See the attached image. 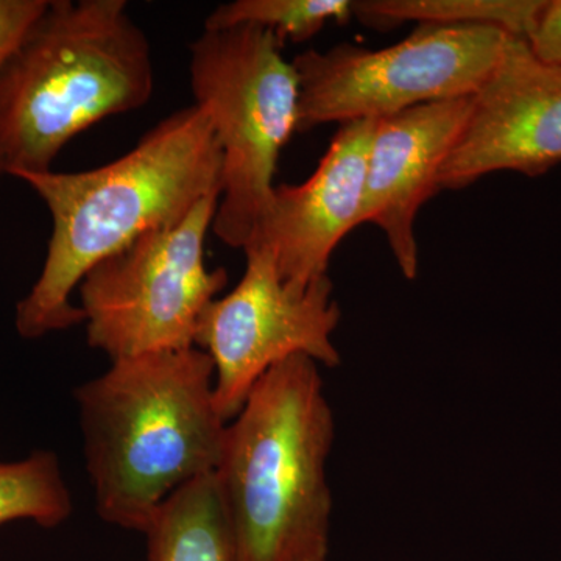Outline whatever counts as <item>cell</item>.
Returning a JSON list of instances; mask_svg holds the SVG:
<instances>
[{"label": "cell", "instance_id": "cell-12", "mask_svg": "<svg viewBox=\"0 0 561 561\" xmlns=\"http://www.w3.org/2000/svg\"><path fill=\"white\" fill-rule=\"evenodd\" d=\"M142 535L149 561H242L214 472L169 494Z\"/></svg>", "mask_w": 561, "mask_h": 561}, {"label": "cell", "instance_id": "cell-10", "mask_svg": "<svg viewBox=\"0 0 561 561\" xmlns=\"http://www.w3.org/2000/svg\"><path fill=\"white\" fill-rule=\"evenodd\" d=\"M376 124L378 121L342 124L319 168L305 183L280 184L273 191L249 245L267 247L287 283L308 286L327 276L332 253L359 227Z\"/></svg>", "mask_w": 561, "mask_h": 561}, {"label": "cell", "instance_id": "cell-2", "mask_svg": "<svg viewBox=\"0 0 561 561\" xmlns=\"http://www.w3.org/2000/svg\"><path fill=\"white\" fill-rule=\"evenodd\" d=\"M84 463L103 522L142 534L169 494L219 461L228 421L214 398L205 351L111 360L76 389Z\"/></svg>", "mask_w": 561, "mask_h": 561}, {"label": "cell", "instance_id": "cell-18", "mask_svg": "<svg viewBox=\"0 0 561 561\" xmlns=\"http://www.w3.org/2000/svg\"><path fill=\"white\" fill-rule=\"evenodd\" d=\"M0 173H3V165H2V162H0Z\"/></svg>", "mask_w": 561, "mask_h": 561}, {"label": "cell", "instance_id": "cell-6", "mask_svg": "<svg viewBox=\"0 0 561 561\" xmlns=\"http://www.w3.org/2000/svg\"><path fill=\"white\" fill-rule=\"evenodd\" d=\"M511 38L485 25H419L383 49L342 43L327 51H301L291 60L300 81L297 131L386 119L426 103L472 98Z\"/></svg>", "mask_w": 561, "mask_h": 561}, {"label": "cell", "instance_id": "cell-3", "mask_svg": "<svg viewBox=\"0 0 561 561\" xmlns=\"http://www.w3.org/2000/svg\"><path fill=\"white\" fill-rule=\"evenodd\" d=\"M320 365L279 362L225 427L214 478L242 561H327L335 437Z\"/></svg>", "mask_w": 561, "mask_h": 561}, {"label": "cell", "instance_id": "cell-13", "mask_svg": "<svg viewBox=\"0 0 561 561\" xmlns=\"http://www.w3.org/2000/svg\"><path fill=\"white\" fill-rule=\"evenodd\" d=\"M545 0H362L353 2L360 24L387 31L416 22L419 25L465 27L485 25L527 39Z\"/></svg>", "mask_w": 561, "mask_h": 561}, {"label": "cell", "instance_id": "cell-1", "mask_svg": "<svg viewBox=\"0 0 561 561\" xmlns=\"http://www.w3.org/2000/svg\"><path fill=\"white\" fill-rule=\"evenodd\" d=\"M224 160L208 113L183 108L151 128L119 160L83 172H24L46 203L51 236L31 291L16 306L18 334L35 341L84 323L70 301L87 273L147 232L172 227L220 197Z\"/></svg>", "mask_w": 561, "mask_h": 561}, {"label": "cell", "instance_id": "cell-15", "mask_svg": "<svg viewBox=\"0 0 561 561\" xmlns=\"http://www.w3.org/2000/svg\"><path fill=\"white\" fill-rule=\"evenodd\" d=\"M354 18L351 0H236L209 14L205 31L254 25L272 32L280 44L313 38L330 22L346 24Z\"/></svg>", "mask_w": 561, "mask_h": 561}, {"label": "cell", "instance_id": "cell-14", "mask_svg": "<svg viewBox=\"0 0 561 561\" xmlns=\"http://www.w3.org/2000/svg\"><path fill=\"white\" fill-rule=\"evenodd\" d=\"M72 511L57 454L39 449L21 460L0 461V527L32 522L54 529L68 522Z\"/></svg>", "mask_w": 561, "mask_h": 561}, {"label": "cell", "instance_id": "cell-11", "mask_svg": "<svg viewBox=\"0 0 561 561\" xmlns=\"http://www.w3.org/2000/svg\"><path fill=\"white\" fill-rule=\"evenodd\" d=\"M472 98L426 103L379 119L368 151L360 225L386 234L405 279L419 275L416 214L438 187L446 158L459 140Z\"/></svg>", "mask_w": 561, "mask_h": 561}, {"label": "cell", "instance_id": "cell-17", "mask_svg": "<svg viewBox=\"0 0 561 561\" xmlns=\"http://www.w3.org/2000/svg\"><path fill=\"white\" fill-rule=\"evenodd\" d=\"M530 50L540 60L561 66V0H545L527 36Z\"/></svg>", "mask_w": 561, "mask_h": 561}, {"label": "cell", "instance_id": "cell-4", "mask_svg": "<svg viewBox=\"0 0 561 561\" xmlns=\"http://www.w3.org/2000/svg\"><path fill=\"white\" fill-rule=\"evenodd\" d=\"M149 39L125 0H49L0 69L3 173L50 171L70 139L153 94Z\"/></svg>", "mask_w": 561, "mask_h": 561}, {"label": "cell", "instance_id": "cell-8", "mask_svg": "<svg viewBox=\"0 0 561 561\" xmlns=\"http://www.w3.org/2000/svg\"><path fill=\"white\" fill-rule=\"evenodd\" d=\"M243 251L242 279L209 302L195 334V346L213 360L214 398L228 423L254 383L279 362L308 356L335 368L342 360L332 342L342 312L330 276L298 286L280 278L267 247L253 243Z\"/></svg>", "mask_w": 561, "mask_h": 561}, {"label": "cell", "instance_id": "cell-7", "mask_svg": "<svg viewBox=\"0 0 561 561\" xmlns=\"http://www.w3.org/2000/svg\"><path fill=\"white\" fill-rule=\"evenodd\" d=\"M219 201L205 198L87 273L79 291L91 348L117 360L195 346L203 311L228 283L225 268L205 262Z\"/></svg>", "mask_w": 561, "mask_h": 561}, {"label": "cell", "instance_id": "cell-16", "mask_svg": "<svg viewBox=\"0 0 561 561\" xmlns=\"http://www.w3.org/2000/svg\"><path fill=\"white\" fill-rule=\"evenodd\" d=\"M47 3L49 0H0V69Z\"/></svg>", "mask_w": 561, "mask_h": 561}, {"label": "cell", "instance_id": "cell-5", "mask_svg": "<svg viewBox=\"0 0 561 561\" xmlns=\"http://www.w3.org/2000/svg\"><path fill=\"white\" fill-rule=\"evenodd\" d=\"M283 44L254 25L205 31L191 46L195 103L208 113L224 171L213 231L245 249L271 205L280 151L297 131L300 81Z\"/></svg>", "mask_w": 561, "mask_h": 561}, {"label": "cell", "instance_id": "cell-9", "mask_svg": "<svg viewBox=\"0 0 561 561\" xmlns=\"http://www.w3.org/2000/svg\"><path fill=\"white\" fill-rule=\"evenodd\" d=\"M561 164V66L512 36L472 95L470 117L446 158L438 187L461 190L493 172L542 175Z\"/></svg>", "mask_w": 561, "mask_h": 561}]
</instances>
